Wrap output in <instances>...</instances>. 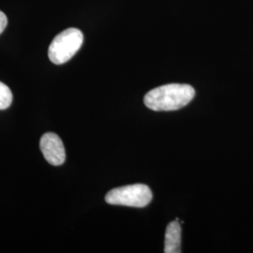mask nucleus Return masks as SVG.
I'll list each match as a JSON object with an SVG mask.
<instances>
[{"label":"nucleus","instance_id":"nucleus-7","mask_svg":"<svg viewBox=\"0 0 253 253\" xmlns=\"http://www.w3.org/2000/svg\"><path fill=\"white\" fill-rule=\"evenodd\" d=\"M8 25V18L3 11L0 10V34L5 30Z\"/></svg>","mask_w":253,"mask_h":253},{"label":"nucleus","instance_id":"nucleus-4","mask_svg":"<svg viewBox=\"0 0 253 253\" xmlns=\"http://www.w3.org/2000/svg\"><path fill=\"white\" fill-rule=\"evenodd\" d=\"M41 151L46 161L54 166H59L65 163L66 151L60 137L53 132L43 134L40 141Z\"/></svg>","mask_w":253,"mask_h":253},{"label":"nucleus","instance_id":"nucleus-3","mask_svg":"<svg viewBox=\"0 0 253 253\" xmlns=\"http://www.w3.org/2000/svg\"><path fill=\"white\" fill-rule=\"evenodd\" d=\"M152 191L144 184H134L110 190L105 201L110 205L145 208L152 201Z\"/></svg>","mask_w":253,"mask_h":253},{"label":"nucleus","instance_id":"nucleus-5","mask_svg":"<svg viewBox=\"0 0 253 253\" xmlns=\"http://www.w3.org/2000/svg\"><path fill=\"white\" fill-rule=\"evenodd\" d=\"M164 253H181V225L176 220L169 223L165 233V242H164Z\"/></svg>","mask_w":253,"mask_h":253},{"label":"nucleus","instance_id":"nucleus-1","mask_svg":"<svg viewBox=\"0 0 253 253\" xmlns=\"http://www.w3.org/2000/svg\"><path fill=\"white\" fill-rule=\"evenodd\" d=\"M195 96V89L185 84H169L147 92L144 102L156 112L176 111L188 105Z\"/></svg>","mask_w":253,"mask_h":253},{"label":"nucleus","instance_id":"nucleus-2","mask_svg":"<svg viewBox=\"0 0 253 253\" xmlns=\"http://www.w3.org/2000/svg\"><path fill=\"white\" fill-rule=\"evenodd\" d=\"M84 35L77 28H68L54 38L49 46L48 55L55 65H61L71 60L80 50Z\"/></svg>","mask_w":253,"mask_h":253},{"label":"nucleus","instance_id":"nucleus-6","mask_svg":"<svg viewBox=\"0 0 253 253\" xmlns=\"http://www.w3.org/2000/svg\"><path fill=\"white\" fill-rule=\"evenodd\" d=\"M12 93L9 86L0 82V110L9 108L12 102Z\"/></svg>","mask_w":253,"mask_h":253}]
</instances>
